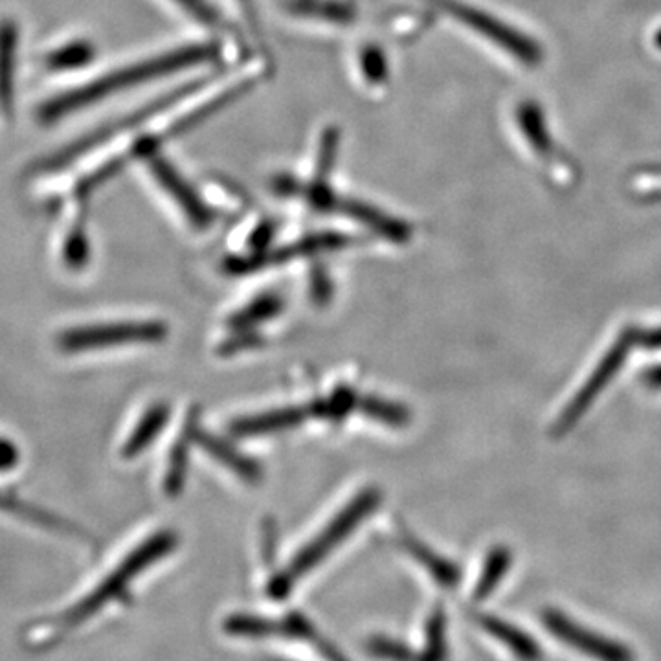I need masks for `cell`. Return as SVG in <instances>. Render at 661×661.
I'll list each match as a JSON object with an SVG mask.
<instances>
[{"label": "cell", "mask_w": 661, "mask_h": 661, "mask_svg": "<svg viewBox=\"0 0 661 661\" xmlns=\"http://www.w3.org/2000/svg\"><path fill=\"white\" fill-rule=\"evenodd\" d=\"M177 537L172 531H161L147 538L135 551H131L105 579L97 582L85 596L47 618L28 623L21 632V645L33 654L54 651L78 634L81 627L91 623L97 613L111 602L124 596L125 590L142 571L155 565L156 560L172 554Z\"/></svg>", "instance_id": "cell-1"}, {"label": "cell", "mask_w": 661, "mask_h": 661, "mask_svg": "<svg viewBox=\"0 0 661 661\" xmlns=\"http://www.w3.org/2000/svg\"><path fill=\"white\" fill-rule=\"evenodd\" d=\"M216 55L217 49L214 44H194V47H186V49L172 50L167 54L158 55L155 60L127 66V69L105 75L102 80L92 81L89 85L80 86L75 91L54 97L52 102L47 103L39 111V118H41V122L50 124V122L60 120L65 114L74 113L80 109L89 107L92 103L100 102L102 97L125 91L130 86L141 85L144 81L156 80V78L183 71L188 66L199 65L205 61L214 60Z\"/></svg>", "instance_id": "cell-2"}, {"label": "cell", "mask_w": 661, "mask_h": 661, "mask_svg": "<svg viewBox=\"0 0 661 661\" xmlns=\"http://www.w3.org/2000/svg\"><path fill=\"white\" fill-rule=\"evenodd\" d=\"M379 502H381V493L375 487L362 490L355 500L350 502L339 515L334 516L333 520L329 521L328 527L320 535L312 538L311 543L296 555L286 571L270 582V593L275 597L287 596L307 571L320 565L337 546H340V543H344L345 538L355 531L366 516L375 512Z\"/></svg>", "instance_id": "cell-3"}, {"label": "cell", "mask_w": 661, "mask_h": 661, "mask_svg": "<svg viewBox=\"0 0 661 661\" xmlns=\"http://www.w3.org/2000/svg\"><path fill=\"white\" fill-rule=\"evenodd\" d=\"M425 2L496 44L498 49L513 55L516 61H520L521 65L537 66L543 63L544 52L535 39L518 32L512 24L496 19L487 11L478 10L459 0H425Z\"/></svg>", "instance_id": "cell-4"}, {"label": "cell", "mask_w": 661, "mask_h": 661, "mask_svg": "<svg viewBox=\"0 0 661 661\" xmlns=\"http://www.w3.org/2000/svg\"><path fill=\"white\" fill-rule=\"evenodd\" d=\"M167 334L161 322H120L69 329L60 334L58 345L66 353L105 350L114 345L155 344Z\"/></svg>", "instance_id": "cell-5"}, {"label": "cell", "mask_w": 661, "mask_h": 661, "mask_svg": "<svg viewBox=\"0 0 661 661\" xmlns=\"http://www.w3.org/2000/svg\"><path fill=\"white\" fill-rule=\"evenodd\" d=\"M636 342H638V331L636 329H627L613 342L612 348L607 351V355L602 357L596 370L591 371V375L588 376V381L576 393V397L566 404L565 412L560 414L559 420L555 423V434L557 436H562L566 432L571 431L577 421L587 414V410L593 404L597 395L608 386V382L612 381L613 376L618 375V371L621 370L627 357H629L630 348Z\"/></svg>", "instance_id": "cell-6"}, {"label": "cell", "mask_w": 661, "mask_h": 661, "mask_svg": "<svg viewBox=\"0 0 661 661\" xmlns=\"http://www.w3.org/2000/svg\"><path fill=\"white\" fill-rule=\"evenodd\" d=\"M543 623L546 624L549 634L585 657L593 658L596 661H636L634 651H630L624 643L608 636L597 634L593 630L571 621L559 610H546Z\"/></svg>", "instance_id": "cell-7"}, {"label": "cell", "mask_w": 661, "mask_h": 661, "mask_svg": "<svg viewBox=\"0 0 661 661\" xmlns=\"http://www.w3.org/2000/svg\"><path fill=\"white\" fill-rule=\"evenodd\" d=\"M144 161H146L156 184L172 197L173 203L180 208L189 225L199 228V230L210 228L211 223H214V211L210 210V206L206 205L205 200L200 199L197 192L184 180L183 175L156 151L147 153Z\"/></svg>", "instance_id": "cell-8"}, {"label": "cell", "mask_w": 661, "mask_h": 661, "mask_svg": "<svg viewBox=\"0 0 661 661\" xmlns=\"http://www.w3.org/2000/svg\"><path fill=\"white\" fill-rule=\"evenodd\" d=\"M351 242L353 241L344 234H317V236L303 237L300 241L287 245L280 250H264V252L254 254L250 258L231 259L226 264V270L231 275H247V272H254V270L283 264V261H289L292 258L348 247Z\"/></svg>", "instance_id": "cell-9"}, {"label": "cell", "mask_w": 661, "mask_h": 661, "mask_svg": "<svg viewBox=\"0 0 661 661\" xmlns=\"http://www.w3.org/2000/svg\"><path fill=\"white\" fill-rule=\"evenodd\" d=\"M186 436H188V440L197 441L203 448L210 452L211 456L219 459L220 463H225L226 467L234 471L237 476H241L242 479L256 482V479L261 478V467H259L258 463L245 456L241 452L236 451L230 443L211 436L208 432L200 431L199 425H197V414L189 415Z\"/></svg>", "instance_id": "cell-10"}, {"label": "cell", "mask_w": 661, "mask_h": 661, "mask_svg": "<svg viewBox=\"0 0 661 661\" xmlns=\"http://www.w3.org/2000/svg\"><path fill=\"white\" fill-rule=\"evenodd\" d=\"M312 417L311 404L291 406V409L272 410L267 414L248 415L231 423V432L236 436H264L275 432L289 431Z\"/></svg>", "instance_id": "cell-11"}, {"label": "cell", "mask_w": 661, "mask_h": 661, "mask_svg": "<svg viewBox=\"0 0 661 661\" xmlns=\"http://www.w3.org/2000/svg\"><path fill=\"white\" fill-rule=\"evenodd\" d=\"M340 211L342 216L351 217V219L359 220L362 225L368 226L371 231L381 234L390 241L403 242L410 239V226L404 225L399 219L382 214V211L364 205V203H357V200L342 199L337 197L334 200L333 210Z\"/></svg>", "instance_id": "cell-12"}, {"label": "cell", "mask_w": 661, "mask_h": 661, "mask_svg": "<svg viewBox=\"0 0 661 661\" xmlns=\"http://www.w3.org/2000/svg\"><path fill=\"white\" fill-rule=\"evenodd\" d=\"M17 49H19V30L16 22H0V113L4 114L6 118H10L13 114Z\"/></svg>", "instance_id": "cell-13"}, {"label": "cell", "mask_w": 661, "mask_h": 661, "mask_svg": "<svg viewBox=\"0 0 661 661\" xmlns=\"http://www.w3.org/2000/svg\"><path fill=\"white\" fill-rule=\"evenodd\" d=\"M478 623L487 634L502 641L518 660H543V649L538 645L537 640L515 624L507 623L504 619L495 618V616H478Z\"/></svg>", "instance_id": "cell-14"}, {"label": "cell", "mask_w": 661, "mask_h": 661, "mask_svg": "<svg viewBox=\"0 0 661 661\" xmlns=\"http://www.w3.org/2000/svg\"><path fill=\"white\" fill-rule=\"evenodd\" d=\"M516 122L527 144L540 158H554L555 142L549 135L548 122L535 102H524L516 109Z\"/></svg>", "instance_id": "cell-15"}, {"label": "cell", "mask_w": 661, "mask_h": 661, "mask_svg": "<svg viewBox=\"0 0 661 661\" xmlns=\"http://www.w3.org/2000/svg\"><path fill=\"white\" fill-rule=\"evenodd\" d=\"M167 421H169V406L167 404L151 406L146 414H144V417L138 421L135 431L131 432V436L125 441L124 448H122V456L125 459H133V457L146 451L147 446L164 431Z\"/></svg>", "instance_id": "cell-16"}, {"label": "cell", "mask_w": 661, "mask_h": 661, "mask_svg": "<svg viewBox=\"0 0 661 661\" xmlns=\"http://www.w3.org/2000/svg\"><path fill=\"white\" fill-rule=\"evenodd\" d=\"M403 548L406 549L420 565L425 566L426 570L431 571L432 577H434L440 585H443V587L451 588L459 582V570H457V566L452 565L448 560L434 554L432 549L423 546L420 540H415V538L410 537V535H404Z\"/></svg>", "instance_id": "cell-17"}, {"label": "cell", "mask_w": 661, "mask_h": 661, "mask_svg": "<svg viewBox=\"0 0 661 661\" xmlns=\"http://www.w3.org/2000/svg\"><path fill=\"white\" fill-rule=\"evenodd\" d=\"M0 509L17 516V518H22V520L32 521L35 526L47 527L50 531L63 533V535H71V537L81 535V533L72 526L71 521L58 518V516L50 515V513L41 512L38 507L24 504V502L11 498V496L2 495V493H0Z\"/></svg>", "instance_id": "cell-18"}, {"label": "cell", "mask_w": 661, "mask_h": 661, "mask_svg": "<svg viewBox=\"0 0 661 661\" xmlns=\"http://www.w3.org/2000/svg\"><path fill=\"white\" fill-rule=\"evenodd\" d=\"M512 551L504 548V546H498V548L493 549L487 555L484 570H482L478 585H476V590H474L476 599H485V597H489L496 590L502 579L506 577L509 566H512Z\"/></svg>", "instance_id": "cell-19"}, {"label": "cell", "mask_w": 661, "mask_h": 661, "mask_svg": "<svg viewBox=\"0 0 661 661\" xmlns=\"http://www.w3.org/2000/svg\"><path fill=\"white\" fill-rule=\"evenodd\" d=\"M281 309H283V298L275 295V292H267V295L256 298L252 303H248L241 311L236 312L230 318V328H250V326H256L258 322L276 317Z\"/></svg>", "instance_id": "cell-20"}, {"label": "cell", "mask_w": 661, "mask_h": 661, "mask_svg": "<svg viewBox=\"0 0 661 661\" xmlns=\"http://www.w3.org/2000/svg\"><path fill=\"white\" fill-rule=\"evenodd\" d=\"M359 406V397L353 390L348 388H340L333 395L328 399H320L311 404L312 417H320V420H344L345 415L350 414L351 410Z\"/></svg>", "instance_id": "cell-21"}, {"label": "cell", "mask_w": 661, "mask_h": 661, "mask_svg": "<svg viewBox=\"0 0 661 661\" xmlns=\"http://www.w3.org/2000/svg\"><path fill=\"white\" fill-rule=\"evenodd\" d=\"M63 259L65 265L71 270L85 269L89 259H91V242L86 237L85 226L83 223L72 226L69 236L65 239V247H63Z\"/></svg>", "instance_id": "cell-22"}, {"label": "cell", "mask_w": 661, "mask_h": 661, "mask_svg": "<svg viewBox=\"0 0 661 661\" xmlns=\"http://www.w3.org/2000/svg\"><path fill=\"white\" fill-rule=\"evenodd\" d=\"M292 11H298L301 16L322 17L334 22H350L353 19L350 6L331 2V0H296L292 2Z\"/></svg>", "instance_id": "cell-23"}, {"label": "cell", "mask_w": 661, "mask_h": 661, "mask_svg": "<svg viewBox=\"0 0 661 661\" xmlns=\"http://www.w3.org/2000/svg\"><path fill=\"white\" fill-rule=\"evenodd\" d=\"M94 49L89 43H72L65 49L55 50L47 58L50 71H69L91 63Z\"/></svg>", "instance_id": "cell-24"}, {"label": "cell", "mask_w": 661, "mask_h": 661, "mask_svg": "<svg viewBox=\"0 0 661 661\" xmlns=\"http://www.w3.org/2000/svg\"><path fill=\"white\" fill-rule=\"evenodd\" d=\"M359 409L373 420L382 421L386 425L403 426L410 421L409 410L401 404L382 401V399L370 397L359 401Z\"/></svg>", "instance_id": "cell-25"}, {"label": "cell", "mask_w": 661, "mask_h": 661, "mask_svg": "<svg viewBox=\"0 0 661 661\" xmlns=\"http://www.w3.org/2000/svg\"><path fill=\"white\" fill-rule=\"evenodd\" d=\"M417 661H446L445 612L441 608L428 619L425 654Z\"/></svg>", "instance_id": "cell-26"}, {"label": "cell", "mask_w": 661, "mask_h": 661, "mask_svg": "<svg viewBox=\"0 0 661 661\" xmlns=\"http://www.w3.org/2000/svg\"><path fill=\"white\" fill-rule=\"evenodd\" d=\"M186 468H188V436H184L177 445L173 446L166 478H164L167 495L175 496L180 493L186 478Z\"/></svg>", "instance_id": "cell-27"}, {"label": "cell", "mask_w": 661, "mask_h": 661, "mask_svg": "<svg viewBox=\"0 0 661 661\" xmlns=\"http://www.w3.org/2000/svg\"><path fill=\"white\" fill-rule=\"evenodd\" d=\"M340 133L337 130H328L323 133L320 153H318L317 183H326L331 167H333L337 151H339Z\"/></svg>", "instance_id": "cell-28"}, {"label": "cell", "mask_w": 661, "mask_h": 661, "mask_svg": "<svg viewBox=\"0 0 661 661\" xmlns=\"http://www.w3.org/2000/svg\"><path fill=\"white\" fill-rule=\"evenodd\" d=\"M362 72L371 83H381L386 78V60L379 49H366L361 55Z\"/></svg>", "instance_id": "cell-29"}, {"label": "cell", "mask_w": 661, "mask_h": 661, "mask_svg": "<svg viewBox=\"0 0 661 661\" xmlns=\"http://www.w3.org/2000/svg\"><path fill=\"white\" fill-rule=\"evenodd\" d=\"M184 11H188L189 17H194L203 24H219L220 17L217 11L208 4V0H175Z\"/></svg>", "instance_id": "cell-30"}, {"label": "cell", "mask_w": 661, "mask_h": 661, "mask_svg": "<svg viewBox=\"0 0 661 661\" xmlns=\"http://www.w3.org/2000/svg\"><path fill=\"white\" fill-rule=\"evenodd\" d=\"M21 452L13 441L0 437V474L11 473L19 465Z\"/></svg>", "instance_id": "cell-31"}, {"label": "cell", "mask_w": 661, "mask_h": 661, "mask_svg": "<svg viewBox=\"0 0 661 661\" xmlns=\"http://www.w3.org/2000/svg\"><path fill=\"white\" fill-rule=\"evenodd\" d=\"M312 296H314V300L320 301V303L328 301L329 296H331L329 280L322 272H320V270H314V275H312Z\"/></svg>", "instance_id": "cell-32"}, {"label": "cell", "mask_w": 661, "mask_h": 661, "mask_svg": "<svg viewBox=\"0 0 661 661\" xmlns=\"http://www.w3.org/2000/svg\"><path fill=\"white\" fill-rule=\"evenodd\" d=\"M259 344V339L256 334H242V337H237V339H230L228 342L223 344V353H236L239 350H247V348H254V345Z\"/></svg>", "instance_id": "cell-33"}, {"label": "cell", "mask_w": 661, "mask_h": 661, "mask_svg": "<svg viewBox=\"0 0 661 661\" xmlns=\"http://www.w3.org/2000/svg\"><path fill=\"white\" fill-rule=\"evenodd\" d=\"M638 344L645 348H661V328L638 331Z\"/></svg>", "instance_id": "cell-34"}, {"label": "cell", "mask_w": 661, "mask_h": 661, "mask_svg": "<svg viewBox=\"0 0 661 661\" xmlns=\"http://www.w3.org/2000/svg\"><path fill=\"white\" fill-rule=\"evenodd\" d=\"M647 381H649V384H652V386H661V366L649 371V373H647Z\"/></svg>", "instance_id": "cell-35"}, {"label": "cell", "mask_w": 661, "mask_h": 661, "mask_svg": "<svg viewBox=\"0 0 661 661\" xmlns=\"http://www.w3.org/2000/svg\"><path fill=\"white\" fill-rule=\"evenodd\" d=\"M652 43L658 50H661V28H658L657 33L652 35Z\"/></svg>", "instance_id": "cell-36"}]
</instances>
